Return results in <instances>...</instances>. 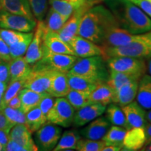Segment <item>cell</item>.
Segmentation results:
<instances>
[{
    "label": "cell",
    "instance_id": "cell-19",
    "mask_svg": "<svg viewBox=\"0 0 151 151\" xmlns=\"http://www.w3.org/2000/svg\"><path fill=\"white\" fill-rule=\"evenodd\" d=\"M9 138L27 149V151L39 150L32 137V133L24 124H15L9 132Z\"/></svg>",
    "mask_w": 151,
    "mask_h": 151
},
{
    "label": "cell",
    "instance_id": "cell-24",
    "mask_svg": "<svg viewBox=\"0 0 151 151\" xmlns=\"http://www.w3.org/2000/svg\"><path fill=\"white\" fill-rule=\"evenodd\" d=\"M0 4L3 10L35 19L30 8L29 0H0Z\"/></svg>",
    "mask_w": 151,
    "mask_h": 151
},
{
    "label": "cell",
    "instance_id": "cell-58",
    "mask_svg": "<svg viewBox=\"0 0 151 151\" xmlns=\"http://www.w3.org/2000/svg\"><path fill=\"white\" fill-rule=\"evenodd\" d=\"M148 146L145 147L144 149H142V150H148V151H151V143H148Z\"/></svg>",
    "mask_w": 151,
    "mask_h": 151
},
{
    "label": "cell",
    "instance_id": "cell-29",
    "mask_svg": "<svg viewBox=\"0 0 151 151\" xmlns=\"http://www.w3.org/2000/svg\"><path fill=\"white\" fill-rule=\"evenodd\" d=\"M80 139L81 134L77 130H67L61 136L59 141L52 150L62 151L76 150L77 143Z\"/></svg>",
    "mask_w": 151,
    "mask_h": 151
},
{
    "label": "cell",
    "instance_id": "cell-51",
    "mask_svg": "<svg viewBox=\"0 0 151 151\" xmlns=\"http://www.w3.org/2000/svg\"><path fill=\"white\" fill-rule=\"evenodd\" d=\"M145 132L146 136V144L151 143V122H148L145 127Z\"/></svg>",
    "mask_w": 151,
    "mask_h": 151
},
{
    "label": "cell",
    "instance_id": "cell-9",
    "mask_svg": "<svg viewBox=\"0 0 151 151\" xmlns=\"http://www.w3.org/2000/svg\"><path fill=\"white\" fill-rule=\"evenodd\" d=\"M78 58L76 55H72L55 53L50 51L43 44V57L38 63L41 64L53 70L67 73L71 69Z\"/></svg>",
    "mask_w": 151,
    "mask_h": 151
},
{
    "label": "cell",
    "instance_id": "cell-40",
    "mask_svg": "<svg viewBox=\"0 0 151 151\" xmlns=\"http://www.w3.org/2000/svg\"><path fill=\"white\" fill-rule=\"evenodd\" d=\"M34 36V32H31L29 36L24 39L23 40L19 41L16 44L13 45V46H9V50H10V55L11 58H16L18 57H22L25 55L27 52L28 47L30 42L32 41Z\"/></svg>",
    "mask_w": 151,
    "mask_h": 151
},
{
    "label": "cell",
    "instance_id": "cell-31",
    "mask_svg": "<svg viewBox=\"0 0 151 151\" xmlns=\"http://www.w3.org/2000/svg\"><path fill=\"white\" fill-rule=\"evenodd\" d=\"M141 78V76H140L110 70L109 77L106 81V84L114 91H116L123 85L132 82V81H139Z\"/></svg>",
    "mask_w": 151,
    "mask_h": 151
},
{
    "label": "cell",
    "instance_id": "cell-45",
    "mask_svg": "<svg viewBox=\"0 0 151 151\" xmlns=\"http://www.w3.org/2000/svg\"><path fill=\"white\" fill-rule=\"evenodd\" d=\"M10 81L11 76L9 62L4 61L0 62V81L9 83Z\"/></svg>",
    "mask_w": 151,
    "mask_h": 151
},
{
    "label": "cell",
    "instance_id": "cell-4",
    "mask_svg": "<svg viewBox=\"0 0 151 151\" xmlns=\"http://www.w3.org/2000/svg\"><path fill=\"white\" fill-rule=\"evenodd\" d=\"M105 60L113 57H132L148 59L151 56V30L140 34L134 40L127 45L117 47L101 48Z\"/></svg>",
    "mask_w": 151,
    "mask_h": 151
},
{
    "label": "cell",
    "instance_id": "cell-37",
    "mask_svg": "<svg viewBox=\"0 0 151 151\" xmlns=\"http://www.w3.org/2000/svg\"><path fill=\"white\" fill-rule=\"evenodd\" d=\"M30 32H21L12 29H0V36L9 46L16 44L29 36Z\"/></svg>",
    "mask_w": 151,
    "mask_h": 151
},
{
    "label": "cell",
    "instance_id": "cell-27",
    "mask_svg": "<svg viewBox=\"0 0 151 151\" xmlns=\"http://www.w3.org/2000/svg\"><path fill=\"white\" fill-rule=\"evenodd\" d=\"M114 95L115 91L106 83H101L90 94L89 102L98 103L106 106L113 103Z\"/></svg>",
    "mask_w": 151,
    "mask_h": 151
},
{
    "label": "cell",
    "instance_id": "cell-35",
    "mask_svg": "<svg viewBox=\"0 0 151 151\" xmlns=\"http://www.w3.org/2000/svg\"><path fill=\"white\" fill-rule=\"evenodd\" d=\"M67 20V18L60 15L53 9L50 8L46 15V20L45 21L43 20L46 32H58L63 27Z\"/></svg>",
    "mask_w": 151,
    "mask_h": 151
},
{
    "label": "cell",
    "instance_id": "cell-12",
    "mask_svg": "<svg viewBox=\"0 0 151 151\" xmlns=\"http://www.w3.org/2000/svg\"><path fill=\"white\" fill-rule=\"evenodd\" d=\"M46 32L43 20L38 21L32 41L24 55L26 62L34 65L41 60L43 55V38Z\"/></svg>",
    "mask_w": 151,
    "mask_h": 151
},
{
    "label": "cell",
    "instance_id": "cell-47",
    "mask_svg": "<svg viewBox=\"0 0 151 151\" xmlns=\"http://www.w3.org/2000/svg\"><path fill=\"white\" fill-rule=\"evenodd\" d=\"M14 124H11L2 112L0 111V129L4 130L9 134L11 129L14 127Z\"/></svg>",
    "mask_w": 151,
    "mask_h": 151
},
{
    "label": "cell",
    "instance_id": "cell-1",
    "mask_svg": "<svg viewBox=\"0 0 151 151\" xmlns=\"http://www.w3.org/2000/svg\"><path fill=\"white\" fill-rule=\"evenodd\" d=\"M119 26L133 35L151 30V18L129 0H104Z\"/></svg>",
    "mask_w": 151,
    "mask_h": 151
},
{
    "label": "cell",
    "instance_id": "cell-56",
    "mask_svg": "<svg viewBox=\"0 0 151 151\" xmlns=\"http://www.w3.org/2000/svg\"><path fill=\"white\" fill-rule=\"evenodd\" d=\"M146 120L148 122H151V109L146 112Z\"/></svg>",
    "mask_w": 151,
    "mask_h": 151
},
{
    "label": "cell",
    "instance_id": "cell-36",
    "mask_svg": "<svg viewBox=\"0 0 151 151\" xmlns=\"http://www.w3.org/2000/svg\"><path fill=\"white\" fill-rule=\"evenodd\" d=\"M89 93L70 89L65 97L75 111H77L89 103Z\"/></svg>",
    "mask_w": 151,
    "mask_h": 151
},
{
    "label": "cell",
    "instance_id": "cell-33",
    "mask_svg": "<svg viewBox=\"0 0 151 151\" xmlns=\"http://www.w3.org/2000/svg\"><path fill=\"white\" fill-rule=\"evenodd\" d=\"M126 132L125 128L113 125L110 127L101 140L105 143L106 146H118L123 148V140Z\"/></svg>",
    "mask_w": 151,
    "mask_h": 151
},
{
    "label": "cell",
    "instance_id": "cell-32",
    "mask_svg": "<svg viewBox=\"0 0 151 151\" xmlns=\"http://www.w3.org/2000/svg\"><path fill=\"white\" fill-rule=\"evenodd\" d=\"M106 118L113 125L120 126L129 129L127 120H126L124 113L120 106L116 104L111 103L109 104V106L106 108Z\"/></svg>",
    "mask_w": 151,
    "mask_h": 151
},
{
    "label": "cell",
    "instance_id": "cell-41",
    "mask_svg": "<svg viewBox=\"0 0 151 151\" xmlns=\"http://www.w3.org/2000/svg\"><path fill=\"white\" fill-rule=\"evenodd\" d=\"M1 112L14 125L17 124H25V113L20 109H13L6 106Z\"/></svg>",
    "mask_w": 151,
    "mask_h": 151
},
{
    "label": "cell",
    "instance_id": "cell-25",
    "mask_svg": "<svg viewBox=\"0 0 151 151\" xmlns=\"http://www.w3.org/2000/svg\"><path fill=\"white\" fill-rule=\"evenodd\" d=\"M70 90L68 83L67 73L55 71L49 94L53 97H65Z\"/></svg>",
    "mask_w": 151,
    "mask_h": 151
},
{
    "label": "cell",
    "instance_id": "cell-42",
    "mask_svg": "<svg viewBox=\"0 0 151 151\" xmlns=\"http://www.w3.org/2000/svg\"><path fill=\"white\" fill-rule=\"evenodd\" d=\"M29 3L35 18L38 21L43 20L48 10V0H29Z\"/></svg>",
    "mask_w": 151,
    "mask_h": 151
},
{
    "label": "cell",
    "instance_id": "cell-44",
    "mask_svg": "<svg viewBox=\"0 0 151 151\" xmlns=\"http://www.w3.org/2000/svg\"><path fill=\"white\" fill-rule=\"evenodd\" d=\"M11 57L10 55L9 46L6 43L2 38L0 36V60L4 62L11 61Z\"/></svg>",
    "mask_w": 151,
    "mask_h": 151
},
{
    "label": "cell",
    "instance_id": "cell-54",
    "mask_svg": "<svg viewBox=\"0 0 151 151\" xmlns=\"http://www.w3.org/2000/svg\"><path fill=\"white\" fill-rule=\"evenodd\" d=\"M4 93V92L0 90V111H1H1L3 110V109L5 107V106L4 105L3 101H2V98H3Z\"/></svg>",
    "mask_w": 151,
    "mask_h": 151
},
{
    "label": "cell",
    "instance_id": "cell-57",
    "mask_svg": "<svg viewBox=\"0 0 151 151\" xmlns=\"http://www.w3.org/2000/svg\"><path fill=\"white\" fill-rule=\"evenodd\" d=\"M68 1H73V2L79 3V4H83V3L86 2V1H85V0H68Z\"/></svg>",
    "mask_w": 151,
    "mask_h": 151
},
{
    "label": "cell",
    "instance_id": "cell-6",
    "mask_svg": "<svg viewBox=\"0 0 151 151\" xmlns=\"http://www.w3.org/2000/svg\"><path fill=\"white\" fill-rule=\"evenodd\" d=\"M75 112L66 97L55 98L53 106L47 115V122L69 127L73 124Z\"/></svg>",
    "mask_w": 151,
    "mask_h": 151
},
{
    "label": "cell",
    "instance_id": "cell-7",
    "mask_svg": "<svg viewBox=\"0 0 151 151\" xmlns=\"http://www.w3.org/2000/svg\"><path fill=\"white\" fill-rule=\"evenodd\" d=\"M110 70L120 71L142 76L147 71V65L144 59L132 57H113L106 60Z\"/></svg>",
    "mask_w": 151,
    "mask_h": 151
},
{
    "label": "cell",
    "instance_id": "cell-49",
    "mask_svg": "<svg viewBox=\"0 0 151 151\" xmlns=\"http://www.w3.org/2000/svg\"><path fill=\"white\" fill-rule=\"evenodd\" d=\"M7 106L13 109H20V107H21V101H20V98H19L18 95L12 98V99L9 101V102L8 103Z\"/></svg>",
    "mask_w": 151,
    "mask_h": 151
},
{
    "label": "cell",
    "instance_id": "cell-38",
    "mask_svg": "<svg viewBox=\"0 0 151 151\" xmlns=\"http://www.w3.org/2000/svg\"><path fill=\"white\" fill-rule=\"evenodd\" d=\"M25 80L10 81L9 86H7L4 93L2 101L4 105L7 106L9 101L16 96L18 95L19 92L22 88H24V84Z\"/></svg>",
    "mask_w": 151,
    "mask_h": 151
},
{
    "label": "cell",
    "instance_id": "cell-17",
    "mask_svg": "<svg viewBox=\"0 0 151 151\" xmlns=\"http://www.w3.org/2000/svg\"><path fill=\"white\" fill-rule=\"evenodd\" d=\"M124 113L129 129L132 127H144L148 123L146 111L137 101L134 100L129 104L121 107Z\"/></svg>",
    "mask_w": 151,
    "mask_h": 151
},
{
    "label": "cell",
    "instance_id": "cell-8",
    "mask_svg": "<svg viewBox=\"0 0 151 151\" xmlns=\"http://www.w3.org/2000/svg\"><path fill=\"white\" fill-rule=\"evenodd\" d=\"M37 20L27 17L0 10V28L21 32H31L37 26Z\"/></svg>",
    "mask_w": 151,
    "mask_h": 151
},
{
    "label": "cell",
    "instance_id": "cell-16",
    "mask_svg": "<svg viewBox=\"0 0 151 151\" xmlns=\"http://www.w3.org/2000/svg\"><path fill=\"white\" fill-rule=\"evenodd\" d=\"M111 125L106 116H99L89 122L86 127L81 129L80 134L92 140H100L104 137Z\"/></svg>",
    "mask_w": 151,
    "mask_h": 151
},
{
    "label": "cell",
    "instance_id": "cell-21",
    "mask_svg": "<svg viewBox=\"0 0 151 151\" xmlns=\"http://www.w3.org/2000/svg\"><path fill=\"white\" fill-rule=\"evenodd\" d=\"M136 99L145 110L151 109V75L143 74L138 85Z\"/></svg>",
    "mask_w": 151,
    "mask_h": 151
},
{
    "label": "cell",
    "instance_id": "cell-50",
    "mask_svg": "<svg viewBox=\"0 0 151 151\" xmlns=\"http://www.w3.org/2000/svg\"><path fill=\"white\" fill-rule=\"evenodd\" d=\"M9 140V134L5 132L4 130L0 129V143L3 145L6 149V146L8 141Z\"/></svg>",
    "mask_w": 151,
    "mask_h": 151
},
{
    "label": "cell",
    "instance_id": "cell-52",
    "mask_svg": "<svg viewBox=\"0 0 151 151\" xmlns=\"http://www.w3.org/2000/svg\"><path fill=\"white\" fill-rule=\"evenodd\" d=\"M122 149V147L118 146H105L101 151H119Z\"/></svg>",
    "mask_w": 151,
    "mask_h": 151
},
{
    "label": "cell",
    "instance_id": "cell-59",
    "mask_svg": "<svg viewBox=\"0 0 151 151\" xmlns=\"http://www.w3.org/2000/svg\"><path fill=\"white\" fill-rule=\"evenodd\" d=\"M3 150H5V148L3 146V145H1V143H0V151H3Z\"/></svg>",
    "mask_w": 151,
    "mask_h": 151
},
{
    "label": "cell",
    "instance_id": "cell-39",
    "mask_svg": "<svg viewBox=\"0 0 151 151\" xmlns=\"http://www.w3.org/2000/svg\"><path fill=\"white\" fill-rule=\"evenodd\" d=\"M106 146L105 143L100 140H92L85 138L80 139L77 143L76 150L78 151H101Z\"/></svg>",
    "mask_w": 151,
    "mask_h": 151
},
{
    "label": "cell",
    "instance_id": "cell-2",
    "mask_svg": "<svg viewBox=\"0 0 151 151\" xmlns=\"http://www.w3.org/2000/svg\"><path fill=\"white\" fill-rule=\"evenodd\" d=\"M116 24L118 23L107 7L96 4L83 16L78 35L101 46L106 32Z\"/></svg>",
    "mask_w": 151,
    "mask_h": 151
},
{
    "label": "cell",
    "instance_id": "cell-14",
    "mask_svg": "<svg viewBox=\"0 0 151 151\" xmlns=\"http://www.w3.org/2000/svg\"><path fill=\"white\" fill-rule=\"evenodd\" d=\"M106 106L98 103L89 102L75 112L73 124L75 127H82L92 120L101 116L105 112Z\"/></svg>",
    "mask_w": 151,
    "mask_h": 151
},
{
    "label": "cell",
    "instance_id": "cell-53",
    "mask_svg": "<svg viewBox=\"0 0 151 151\" xmlns=\"http://www.w3.org/2000/svg\"><path fill=\"white\" fill-rule=\"evenodd\" d=\"M104 1V0H85V1H86L88 4H89L90 6L96 5L97 4H99V2H101V1Z\"/></svg>",
    "mask_w": 151,
    "mask_h": 151
},
{
    "label": "cell",
    "instance_id": "cell-18",
    "mask_svg": "<svg viewBox=\"0 0 151 151\" xmlns=\"http://www.w3.org/2000/svg\"><path fill=\"white\" fill-rule=\"evenodd\" d=\"M146 143L144 127H132L126 132L122 150L136 151L141 150Z\"/></svg>",
    "mask_w": 151,
    "mask_h": 151
},
{
    "label": "cell",
    "instance_id": "cell-30",
    "mask_svg": "<svg viewBox=\"0 0 151 151\" xmlns=\"http://www.w3.org/2000/svg\"><path fill=\"white\" fill-rule=\"evenodd\" d=\"M25 125L32 134L47 123V118L43 115L39 106L25 113Z\"/></svg>",
    "mask_w": 151,
    "mask_h": 151
},
{
    "label": "cell",
    "instance_id": "cell-48",
    "mask_svg": "<svg viewBox=\"0 0 151 151\" xmlns=\"http://www.w3.org/2000/svg\"><path fill=\"white\" fill-rule=\"evenodd\" d=\"M5 150L6 151H27L24 147L21 145L18 144V143L15 142L14 141L11 140L9 138V140L7 143L6 146Z\"/></svg>",
    "mask_w": 151,
    "mask_h": 151
},
{
    "label": "cell",
    "instance_id": "cell-13",
    "mask_svg": "<svg viewBox=\"0 0 151 151\" xmlns=\"http://www.w3.org/2000/svg\"><path fill=\"white\" fill-rule=\"evenodd\" d=\"M138 35L131 34L116 24L106 32L100 46L101 48H109L124 46L134 40Z\"/></svg>",
    "mask_w": 151,
    "mask_h": 151
},
{
    "label": "cell",
    "instance_id": "cell-26",
    "mask_svg": "<svg viewBox=\"0 0 151 151\" xmlns=\"http://www.w3.org/2000/svg\"><path fill=\"white\" fill-rule=\"evenodd\" d=\"M47 94V93H39L27 88H22L18 94V97L21 101V107L20 109L26 113L32 109L39 106L43 98Z\"/></svg>",
    "mask_w": 151,
    "mask_h": 151
},
{
    "label": "cell",
    "instance_id": "cell-46",
    "mask_svg": "<svg viewBox=\"0 0 151 151\" xmlns=\"http://www.w3.org/2000/svg\"><path fill=\"white\" fill-rule=\"evenodd\" d=\"M151 18V1L150 0H129Z\"/></svg>",
    "mask_w": 151,
    "mask_h": 151
},
{
    "label": "cell",
    "instance_id": "cell-61",
    "mask_svg": "<svg viewBox=\"0 0 151 151\" xmlns=\"http://www.w3.org/2000/svg\"><path fill=\"white\" fill-rule=\"evenodd\" d=\"M150 1H151V0H150Z\"/></svg>",
    "mask_w": 151,
    "mask_h": 151
},
{
    "label": "cell",
    "instance_id": "cell-28",
    "mask_svg": "<svg viewBox=\"0 0 151 151\" xmlns=\"http://www.w3.org/2000/svg\"><path fill=\"white\" fill-rule=\"evenodd\" d=\"M68 83L71 90H77L90 94L99 83L97 81L85 78L81 76L67 73Z\"/></svg>",
    "mask_w": 151,
    "mask_h": 151
},
{
    "label": "cell",
    "instance_id": "cell-11",
    "mask_svg": "<svg viewBox=\"0 0 151 151\" xmlns=\"http://www.w3.org/2000/svg\"><path fill=\"white\" fill-rule=\"evenodd\" d=\"M90 7L92 6L85 2L84 4L77 9L73 13L64 24L63 27L61 28V29L57 32L58 37L66 43H67L69 46L73 38L78 35V27L83 16Z\"/></svg>",
    "mask_w": 151,
    "mask_h": 151
},
{
    "label": "cell",
    "instance_id": "cell-43",
    "mask_svg": "<svg viewBox=\"0 0 151 151\" xmlns=\"http://www.w3.org/2000/svg\"><path fill=\"white\" fill-rule=\"evenodd\" d=\"M55 100V97H53L52 96L50 95V94H48L46 96H45V97L43 98L42 100L41 101V102L39 103V108L41 109L43 115L46 116V118L49 111L51 109L52 106L54 104Z\"/></svg>",
    "mask_w": 151,
    "mask_h": 151
},
{
    "label": "cell",
    "instance_id": "cell-60",
    "mask_svg": "<svg viewBox=\"0 0 151 151\" xmlns=\"http://www.w3.org/2000/svg\"><path fill=\"white\" fill-rule=\"evenodd\" d=\"M1 9V4H0V10Z\"/></svg>",
    "mask_w": 151,
    "mask_h": 151
},
{
    "label": "cell",
    "instance_id": "cell-15",
    "mask_svg": "<svg viewBox=\"0 0 151 151\" xmlns=\"http://www.w3.org/2000/svg\"><path fill=\"white\" fill-rule=\"evenodd\" d=\"M70 47L77 58H88L95 55H102L101 47L97 43L77 35L71 41Z\"/></svg>",
    "mask_w": 151,
    "mask_h": 151
},
{
    "label": "cell",
    "instance_id": "cell-34",
    "mask_svg": "<svg viewBox=\"0 0 151 151\" xmlns=\"http://www.w3.org/2000/svg\"><path fill=\"white\" fill-rule=\"evenodd\" d=\"M49 3L52 9L67 20L77 9L85 4L76 3L68 0H49Z\"/></svg>",
    "mask_w": 151,
    "mask_h": 151
},
{
    "label": "cell",
    "instance_id": "cell-10",
    "mask_svg": "<svg viewBox=\"0 0 151 151\" xmlns=\"http://www.w3.org/2000/svg\"><path fill=\"white\" fill-rule=\"evenodd\" d=\"M62 135V129L57 124L47 122L36 132L35 143L41 150H52Z\"/></svg>",
    "mask_w": 151,
    "mask_h": 151
},
{
    "label": "cell",
    "instance_id": "cell-23",
    "mask_svg": "<svg viewBox=\"0 0 151 151\" xmlns=\"http://www.w3.org/2000/svg\"><path fill=\"white\" fill-rule=\"evenodd\" d=\"M43 44L50 51L55 53L75 55L71 47L58 37L57 32H48L45 34Z\"/></svg>",
    "mask_w": 151,
    "mask_h": 151
},
{
    "label": "cell",
    "instance_id": "cell-20",
    "mask_svg": "<svg viewBox=\"0 0 151 151\" xmlns=\"http://www.w3.org/2000/svg\"><path fill=\"white\" fill-rule=\"evenodd\" d=\"M139 81H135L128 83L116 90L113 103L123 107L133 101L137 96Z\"/></svg>",
    "mask_w": 151,
    "mask_h": 151
},
{
    "label": "cell",
    "instance_id": "cell-5",
    "mask_svg": "<svg viewBox=\"0 0 151 151\" xmlns=\"http://www.w3.org/2000/svg\"><path fill=\"white\" fill-rule=\"evenodd\" d=\"M55 71L37 62L26 78L24 88L39 93L49 94Z\"/></svg>",
    "mask_w": 151,
    "mask_h": 151
},
{
    "label": "cell",
    "instance_id": "cell-22",
    "mask_svg": "<svg viewBox=\"0 0 151 151\" xmlns=\"http://www.w3.org/2000/svg\"><path fill=\"white\" fill-rule=\"evenodd\" d=\"M11 81L26 80L31 73L32 67L26 62L23 56L13 58L9 62Z\"/></svg>",
    "mask_w": 151,
    "mask_h": 151
},
{
    "label": "cell",
    "instance_id": "cell-3",
    "mask_svg": "<svg viewBox=\"0 0 151 151\" xmlns=\"http://www.w3.org/2000/svg\"><path fill=\"white\" fill-rule=\"evenodd\" d=\"M68 73L91 79L99 83H106L109 70L106 60L101 55L78 58Z\"/></svg>",
    "mask_w": 151,
    "mask_h": 151
},
{
    "label": "cell",
    "instance_id": "cell-55",
    "mask_svg": "<svg viewBox=\"0 0 151 151\" xmlns=\"http://www.w3.org/2000/svg\"><path fill=\"white\" fill-rule=\"evenodd\" d=\"M147 71L149 74L151 75V56L148 58V63H147Z\"/></svg>",
    "mask_w": 151,
    "mask_h": 151
}]
</instances>
